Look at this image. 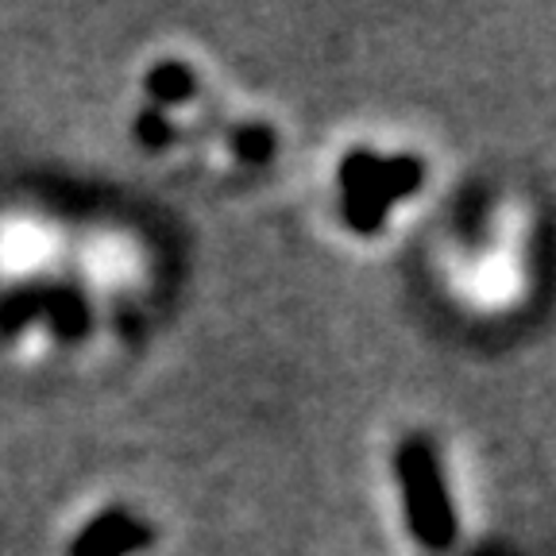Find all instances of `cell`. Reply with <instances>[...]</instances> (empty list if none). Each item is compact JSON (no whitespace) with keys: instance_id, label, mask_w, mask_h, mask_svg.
Listing matches in <instances>:
<instances>
[{"instance_id":"obj_1","label":"cell","mask_w":556,"mask_h":556,"mask_svg":"<svg viewBox=\"0 0 556 556\" xmlns=\"http://www.w3.org/2000/svg\"><path fill=\"white\" fill-rule=\"evenodd\" d=\"M426 178V166L414 155L382 159L367 148H352L340 163V205L352 232H379L394 201L414 198Z\"/></svg>"},{"instance_id":"obj_2","label":"cell","mask_w":556,"mask_h":556,"mask_svg":"<svg viewBox=\"0 0 556 556\" xmlns=\"http://www.w3.org/2000/svg\"><path fill=\"white\" fill-rule=\"evenodd\" d=\"M394 471H399L402 498H406V518L414 538L426 548H448L456 538V514L448 503L437 452L421 437H409L394 452Z\"/></svg>"},{"instance_id":"obj_3","label":"cell","mask_w":556,"mask_h":556,"mask_svg":"<svg viewBox=\"0 0 556 556\" xmlns=\"http://www.w3.org/2000/svg\"><path fill=\"white\" fill-rule=\"evenodd\" d=\"M151 526L128 510H104L74 538L70 556H131L151 545Z\"/></svg>"},{"instance_id":"obj_4","label":"cell","mask_w":556,"mask_h":556,"mask_svg":"<svg viewBox=\"0 0 556 556\" xmlns=\"http://www.w3.org/2000/svg\"><path fill=\"white\" fill-rule=\"evenodd\" d=\"M143 86H148L155 104H186L193 97V89H198V78H193L182 62H159V66L148 70Z\"/></svg>"},{"instance_id":"obj_5","label":"cell","mask_w":556,"mask_h":556,"mask_svg":"<svg viewBox=\"0 0 556 556\" xmlns=\"http://www.w3.org/2000/svg\"><path fill=\"white\" fill-rule=\"evenodd\" d=\"M236 155L243 163H267L275 155V131L263 128V124H248V128L236 131Z\"/></svg>"},{"instance_id":"obj_6","label":"cell","mask_w":556,"mask_h":556,"mask_svg":"<svg viewBox=\"0 0 556 556\" xmlns=\"http://www.w3.org/2000/svg\"><path fill=\"white\" fill-rule=\"evenodd\" d=\"M136 136H139V143H148V148H166L174 139V128L159 109H148V113H139Z\"/></svg>"}]
</instances>
